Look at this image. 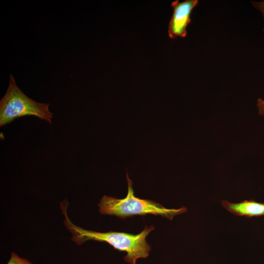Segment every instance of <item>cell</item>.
<instances>
[{
    "label": "cell",
    "mask_w": 264,
    "mask_h": 264,
    "mask_svg": "<svg viewBox=\"0 0 264 264\" xmlns=\"http://www.w3.org/2000/svg\"><path fill=\"white\" fill-rule=\"evenodd\" d=\"M68 205L66 199L60 203V208L65 217L64 223L72 234V241L77 244L81 245L89 240L107 242L116 250L126 252L127 255L124 257V260L130 264H136L138 259L146 258L149 256L151 247L146 239L154 229L153 225L146 226L140 233L136 235L125 232H100L88 230L71 222L67 215Z\"/></svg>",
    "instance_id": "6da1fadb"
},
{
    "label": "cell",
    "mask_w": 264,
    "mask_h": 264,
    "mask_svg": "<svg viewBox=\"0 0 264 264\" xmlns=\"http://www.w3.org/2000/svg\"><path fill=\"white\" fill-rule=\"evenodd\" d=\"M126 178L128 189L126 198L118 199L104 196L98 204L99 211L101 214L115 216L124 219L133 216L152 214L172 220L175 216L187 211L185 207L179 209H168L153 200L136 197L132 188V182L130 179L128 172Z\"/></svg>",
    "instance_id": "7a4b0ae2"
},
{
    "label": "cell",
    "mask_w": 264,
    "mask_h": 264,
    "mask_svg": "<svg viewBox=\"0 0 264 264\" xmlns=\"http://www.w3.org/2000/svg\"><path fill=\"white\" fill-rule=\"evenodd\" d=\"M50 105L36 102L27 97L18 87L14 76L10 74L8 87L0 101V126L26 115L35 116L51 124L53 113L49 110Z\"/></svg>",
    "instance_id": "3957f363"
},
{
    "label": "cell",
    "mask_w": 264,
    "mask_h": 264,
    "mask_svg": "<svg viewBox=\"0 0 264 264\" xmlns=\"http://www.w3.org/2000/svg\"><path fill=\"white\" fill-rule=\"evenodd\" d=\"M198 2V0H186L182 2L177 0L172 2L173 13L168 24V35L170 38L186 36L187 27L191 22V12Z\"/></svg>",
    "instance_id": "277c9868"
},
{
    "label": "cell",
    "mask_w": 264,
    "mask_h": 264,
    "mask_svg": "<svg viewBox=\"0 0 264 264\" xmlns=\"http://www.w3.org/2000/svg\"><path fill=\"white\" fill-rule=\"evenodd\" d=\"M222 206L230 213L247 218L264 216V203L251 199L239 203H231L227 200L221 201Z\"/></svg>",
    "instance_id": "5b68a950"
},
{
    "label": "cell",
    "mask_w": 264,
    "mask_h": 264,
    "mask_svg": "<svg viewBox=\"0 0 264 264\" xmlns=\"http://www.w3.org/2000/svg\"><path fill=\"white\" fill-rule=\"evenodd\" d=\"M7 264H33L27 259L19 257L14 252H11L10 259Z\"/></svg>",
    "instance_id": "8992f818"
},
{
    "label": "cell",
    "mask_w": 264,
    "mask_h": 264,
    "mask_svg": "<svg viewBox=\"0 0 264 264\" xmlns=\"http://www.w3.org/2000/svg\"><path fill=\"white\" fill-rule=\"evenodd\" d=\"M257 106L258 109V114L264 116V100L261 98H259L257 101Z\"/></svg>",
    "instance_id": "52a82bcc"
},
{
    "label": "cell",
    "mask_w": 264,
    "mask_h": 264,
    "mask_svg": "<svg viewBox=\"0 0 264 264\" xmlns=\"http://www.w3.org/2000/svg\"><path fill=\"white\" fill-rule=\"evenodd\" d=\"M252 4L256 9L262 13L264 19V1L260 2L252 1ZM263 30L264 31V28Z\"/></svg>",
    "instance_id": "ba28073f"
}]
</instances>
